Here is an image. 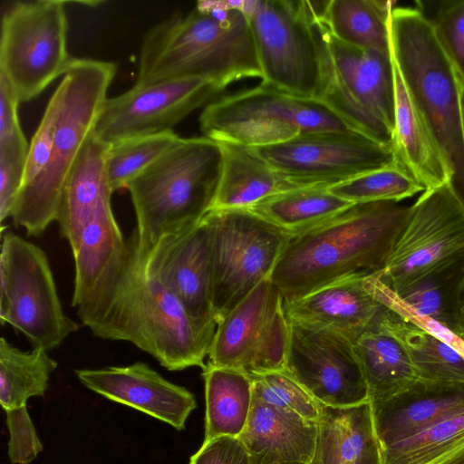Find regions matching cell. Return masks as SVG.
Returning <instances> with one entry per match:
<instances>
[{
	"label": "cell",
	"instance_id": "cell-1",
	"mask_svg": "<svg viewBox=\"0 0 464 464\" xmlns=\"http://www.w3.org/2000/svg\"><path fill=\"white\" fill-rule=\"evenodd\" d=\"M77 314L95 336L130 342L169 371L206 366L213 337L150 271L134 230L121 266Z\"/></svg>",
	"mask_w": 464,
	"mask_h": 464
},
{
	"label": "cell",
	"instance_id": "cell-2",
	"mask_svg": "<svg viewBox=\"0 0 464 464\" xmlns=\"http://www.w3.org/2000/svg\"><path fill=\"white\" fill-rule=\"evenodd\" d=\"M409 212L400 202L357 203L293 235L270 276L284 303L338 281L379 276Z\"/></svg>",
	"mask_w": 464,
	"mask_h": 464
},
{
	"label": "cell",
	"instance_id": "cell-3",
	"mask_svg": "<svg viewBox=\"0 0 464 464\" xmlns=\"http://www.w3.org/2000/svg\"><path fill=\"white\" fill-rule=\"evenodd\" d=\"M244 1H198L145 34L136 83L200 78L219 92L245 78H262Z\"/></svg>",
	"mask_w": 464,
	"mask_h": 464
},
{
	"label": "cell",
	"instance_id": "cell-4",
	"mask_svg": "<svg viewBox=\"0 0 464 464\" xmlns=\"http://www.w3.org/2000/svg\"><path fill=\"white\" fill-rule=\"evenodd\" d=\"M222 171L218 142L179 138L127 186L142 248L180 233L204 218L214 207Z\"/></svg>",
	"mask_w": 464,
	"mask_h": 464
},
{
	"label": "cell",
	"instance_id": "cell-5",
	"mask_svg": "<svg viewBox=\"0 0 464 464\" xmlns=\"http://www.w3.org/2000/svg\"><path fill=\"white\" fill-rule=\"evenodd\" d=\"M392 57L428 122L452 173L451 186L464 205V136L459 78L440 47L430 20L420 10L390 14Z\"/></svg>",
	"mask_w": 464,
	"mask_h": 464
},
{
	"label": "cell",
	"instance_id": "cell-6",
	"mask_svg": "<svg viewBox=\"0 0 464 464\" xmlns=\"http://www.w3.org/2000/svg\"><path fill=\"white\" fill-rule=\"evenodd\" d=\"M115 73L111 62L73 58L63 74L49 161L35 180L21 188L10 217L28 236H40L56 221L63 186L94 130Z\"/></svg>",
	"mask_w": 464,
	"mask_h": 464
},
{
	"label": "cell",
	"instance_id": "cell-7",
	"mask_svg": "<svg viewBox=\"0 0 464 464\" xmlns=\"http://www.w3.org/2000/svg\"><path fill=\"white\" fill-rule=\"evenodd\" d=\"M315 23L322 57L316 100L350 129L392 147L395 112L392 54L343 43L316 15Z\"/></svg>",
	"mask_w": 464,
	"mask_h": 464
},
{
	"label": "cell",
	"instance_id": "cell-8",
	"mask_svg": "<svg viewBox=\"0 0 464 464\" xmlns=\"http://www.w3.org/2000/svg\"><path fill=\"white\" fill-rule=\"evenodd\" d=\"M198 122L207 138L252 148L280 144L309 132L350 129L320 101L261 82L209 102Z\"/></svg>",
	"mask_w": 464,
	"mask_h": 464
},
{
	"label": "cell",
	"instance_id": "cell-9",
	"mask_svg": "<svg viewBox=\"0 0 464 464\" xmlns=\"http://www.w3.org/2000/svg\"><path fill=\"white\" fill-rule=\"evenodd\" d=\"M262 71L261 83L317 97L322 57L315 15L307 0L244 1Z\"/></svg>",
	"mask_w": 464,
	"mask_h": 464
},
{
	"label": "cell",
	"instance_id": "cell-10",
	"mask_svg": "<svg viewBox=\"0 0 464 464\" xmlns=\"http://www.w3.org/2000/svg\"><path fill=\"white\" fill-rule=\"evenodd\" d=\"M66 3L12 1L2 6L0 75L20 103L38 96L73 60L67 49Z\"/></svg>",
	"mask_w": 464,
	"mask_h": 464
},
{
	"label": "cell",
	"instance_id": "cell-11",
	"mask_svg": "<svg viewBox=\"0 0 464 464\" xmlns=\"http://www.w3.org/2000/svg\"><path fill=\"white\" fill-rule=\"evenodd\" d=\"M210 229L212 304L218 323L270 277L293 234L248 209H213Z\"/></svg>",
	"mask_w": 464,
	"mask_h": 464
},
{
	"label": "cell",
	"instance_id": "cell-12",
	"mask_svg": "<svg viewBox=\"0 0 464 464\" xmlns=\"http://www.w3.org/2000/svg\"><path fill=\"white\" fill-rule=\"evenodd\" d=\"M0 319L33 345L57 348L79 325L64 314L44 250L12 231L2 234Z\"/></svg>",
	"mask_w": 464,
	"mask_h": 464
},
{
	"label": "cell",
	"instance_id": "cell-13",
	"mask_svg": "<svg viewBox=\"0 0 464 464\" xmlns=\"http://www.w3.org/2000/svg\"><path fill=\"white\" fill-rule=\"evenodd\" d=\"M464 261V205L450 183L424 190L378 279L395 295Z\"/></svg>",
	"mask_w": 464,
	"mask_h": 464
},
{
	"label": "cell",
	"instance_id": "cell-14",
	"mask_svg": "<svg viewBox=\"0 0 464 464\" xmlns=\"http://www.w3.org/2000/svg\"><path fill=\"white\" fill-rule=\"evenodd\" d=\"M289 334L284 298L268 277L218 323L208 363L251 377L285 371Z\"/></svg>",
	"mask_w": 464,
	"mask_h": 464
},
{
	"label": "cell",
	"instance_id": "cell-15",
	"mask_svg": "<svg viewBox=\"0 0 464 464\" xmlns=\"http://www.w3.org/2000/svg\"><path fill=\"white\" fill-rule=\"evenodd\" d=\"M252 149L294 188H330L396 162L391 146L351 129L304 133Z\"/></svg>",
	"mask_w": 464,
	"mask_h": 464
},
{
	"label": "cell",
	"instance_id": "cell-16",
	"mask_svg": "<svg viewBox=\"0 0 464 464\" xmlns=\"http://www.w3.org/2000/svg\"><path fill=\"white\" fill-rule=\"evenodd\" d=\"M288 321L286 372L321 405L345 408L369 401L355 345L331 328Z\"/></svg>",
	"mask_w": 464,
	"mask_h": 464
},
{
	"label": "cell",
	"instance_id": "cell-17",
	"mask_svg": "<svg viewBox=\"0 0 464 464\" xmlns=\"http://www.w3.org/2000/svg\"><path fill=\"white\" fill-rule=\"evenodd\" d=\"M218 92L211 82L200 78L135 83L104 101L93 131L109 145L173 131L178 123Z\"/></svg>",
	"mask_w": 464,
	"mask_h": 464
},
{
	"label": "cell",
	"instance_id": "cell-18",
	"mask_svg": "<svg viewBox=\"0 0 464 464\" xmlns=\"http://www.w3.org/2000/svg\"><path fill=\"white\" fill-rule=\"evenodd\" d=\"M142 249L150 271L214 338L218 323L212 304L210 229L206 216L195 226Z\"/></svg>",
	"mask_w": 464,
	"mask_h": 464
},
{
	"label": "cell",
	"instance_id": "cell-19",
	"mask_svg": "<svg viewBox=\"0 0 464 464\" xmlns=\"http://www.w3.org/2000/svg\"><path fill=\"white\" fill-rule=\"evenodd\" d=\"M284 307L288 320L331 328L354 345L363 334L381 328L389 311L377 276L338 281L284 303Z\"/></svg>",
	"mask_w": 464,
	"mask_h": 464
},
{
	"label": "cell",
	"instance_id": "cell-20",
	"mask_svg": "<svg viewBox=\"0 0 464 464\" xmlns=\"http://www.w3.org/2000/svg\"><path fill=\"white\" fill-rule=\"evenodd\" d=\"M79 381L91 391L139 410L178 430L197 407L193 394L172 383L147 363L76 370Z\"/></svg>",
	"mask_w": 464,
	"mask_h": 464
},
{
	"label": "cell",
	"instance_id": "cell-21",
	"mask_svg": "<svg viewBox=\"0 0 464 464\" xmlns=\"http://www.w3.org/2000/svg\"><path fill=\"white\" fill-rule=\"evenodd\" d=\"M317 433V421L253 396L247 424L238 438L252 464H312Z\"/></svg>",
	"mask_w": 464,
	"mask_h": 464
},
{
	"label": "cell",
	"instance_id": "cell-22",
	"mask_svg": "<svg viewBox=\"0 0 464 464\" xmlns=\"http://www.w3.org/2000/svg\"><path fill=\"white\" fill-rule=\"evenodd\" d=\"M392 63L395 112L392 149L395 161L425 190L451 184L452 173L439 143L393 60Z\"/></svg>",
	"mask_w": 464,
	"mask_h": 464
},
{
	"label": "cell",
	"instance_id": "cell-23",
	"mask_svg": "<svg viewBox=\"0 0 464 464\" xmlns=\"http://www.w3.org/2000/svg\"><path fill=\"white\" fill-rule=\"evenodd\" d=\"M378 450L464 411V384L419 382L408 392L381 404H370Z\"/></svg>",
	"mask_w": 464,
	"mask_h": 464
},
{
	"label": "cell",
	"instance_id": "cell-24",
	"mask_svg": "<svg viewBox=\"0 0 464 464\" xmlns=\"http://www.w3.org/2000/svg\"><path fill=\"white\" fill-rule=\"evenodd\" d=\"M110 146L92 131L63 186L56 221L70 246L76 243L84 226L111 205L113 191L106 171Z\"/></svg>",
	"mask_w": 464,
	"mask_h": 464
},
{
	"label": "cell",
	"instance_id": "cell-25",
	"mask_svg": "<svg viewBox=\"0 0 464 464\" xmlns=\"http://www.w3.org/2000/svg\"><path fill=\"white\" fill-rule=\"evenodd\" d=\"M127 246L111 205L101 210L82 228L71 246L75 277L72 305L86 304L120 266Z\"/></svg>",
	"mask_w": 464,
	"mask_h": 464
},
{
	"label": "cell",
	"instance_id": "cell-26",
	"mask_svg": "<svg viewBox=\"0 0 464 464\" xmlns=\"http://www.w3.org/2000/svg\"><path fill=\"white\" fill-rule=\"evenodd\" d=\"M312 464H380L370 402L322 405Z\"/></svg>",
	"mask_w": 464,
	"mask_h": 464
},
{
	"label": "cell",
	"instance_id": "cell-27",
	"mask_svg": "<svg viewBox=\"0 0 464 464\" xmlns=\"http://www.w3.org/2000/svg\"><path fill=\"white\" fill-rule=\"evenodd\" d=\"M355 351L367 383L370 404H381L411 390L419 373L401 341L381 327L363 334Z\"/></svg>",
	"mask_w": 464,
	"mask_h": 464
},
{
	"label": "cell",
	"instance_id": "cell-28",
	"mask_svg": "<svg viewBox=\"0 0 464 464\" xmlns=\"http://www.w3.org/2000/svg\"><path fill=\"white\" fill-rule=\"evenodd\" d=\"M218 144L222 171L213 209H246L274 193L294 188L251 147Z\"/></svg>",
	"mask_w": 464,
	"mask_h": 464
},
{
	"label": "cell",
	"instance_id": "cell-29",
	"mask_svg": "<svg viewBox=\"0 0 464 464\" xmlns=\"http://www.w3.org/2000/svg\"><path fill=\"white\" fill-rule=\"evenodd\" d=\"M317 19L339 41L391 55L389 18L393 1H311Z\"/></svg>",
	"mask_w": 464,
	"mask_h": 464
},
{
	"label": "cell",
	"instance_id": "cell-30",
	"mask_svg": "<svg viewBox=\"0 0 464 464\" xmlns=\"http://www.w3.org/2000/svg\"><path fill=\"white\" fill-rule=\"evenodd\" d=\"M205 382L204 441L228 436L238 438L244 431L253 402V380L247 373L207 363Z\"/></svg>",
	"mask_w": 464,
	"mask_h": 464
},
{
	"label": "cell",
	"instance_id": "cell-31",
	"mask_svg": "<svg viewBox=\"0 0 464 464\" xmlns=\"http://www.w3.org/2000/svg\"><path fill=\"white\" fill-rule=\"evenodd\" d=\"M381 327L404 344L419 373V382L464 384V356L448 343L390 307Z\"/></svg>",
	"mask_w": 464,
	"mask_h": 464
},
{
	"label": "cell",
	"instance_id": "cell-32",
	"mask_svg": "<svg viewBox=\"0 0 464 464\" xmlns=\"http://www.w3.org/2000/svg\"><path fill=\"white\" fill-rule=\"evenodd\" d=\"M353 203L325 187H301L274 193L248 209L293 234L304 232L342 212Z\"/></svg>",
	"mask_w": 464,
	"mask_h": 464
},
{
	"label": "cell",
	"instance_id": "cell-33",
	"mask_svg": "<svg viewBox=\"0 0 464 464\" xmlns=\"http://www.w3.org/2000/svg\"><path fill=\"white\" fill-rule=\"evenodd\" d=\"M57 362L47 351H22L0 339V403L5 411L26 406L29 398L44 396Z\"/></svg>",
	"mask_w": 464,
	"mask_h": 464
},
{
	"label": "cell",
	"instance_id": "cell-34",
	"mask_svg": "<svg viewBox=\"0 0 464 464\" xmlns=\"http://www.w3.org/2000/svg\"><path fill=\"white\" fill-rule=\"evenodd\" d=\"M464 440V411L380 448V464H423Z\"/></svg>",
	"mask_w": 464,
	"mask_h": 464
},
{
	"label": "cell",
	"instance_id": "cell-35",
	"mask_svg": "<svg viewBox=\"0 0 464 464\" xmlns=\"http://www.w3.org/2000/svg\"><path fill=\"white\" fill-rule=\"evenodd\" d=\"M328 189L353 204L378 201L400 202L425 190L396 162L334 185Z\"/></svg>",
	"mask_w": 464,
	"mask_h": 464
},
{
	"label": "cell",
	"instance_id": "cell-36",
	"mask_svg": "<svg viewBox=\"0 0 464 464\" xmlns=\"http://www.w3.org/2000/svg\"><path fill=\"white\" fill-rule=\"evenodd\" d=\"M174 131L126 140L110 146L106 171L113 192L128 184L179 139Z\"/></svg>",
	"mask_w": 464,
	"mask_h": 464
},
{
	"label": "cell",
	"instance_id": "cell-37",
	"mask_svg": "<svg viewBox=\"0 0 464 464\" xmlns=\"http://www.w3.org/2000/svg\"><path fill=\"white\" fill-rule=\"evenodd\" d=\"M464 261L432 274L394 295L415 314L451 330L449 299Z\"/></svg>",
	"mask_w": 464,
	"mask_h": 464
},
{
	"label": "cell",
	"instance_id": "cell-38",
	"mask_svg": "<svg viewBox=\"0 0 464 464\" xmlns=\"http://www.w3.org/2000/svg\"><path fill=\"white\" fill-rule=\"evenodd\" d=\"M251 378L255 398L294 411L309 420H319L322 405L286 370L259 374Z\"/></svg>",
	"mask_w": 464,
	"mask_h": 464
},
{
	"label": "cell",
	"instance_id": "cell-39",
	"mask_svg": "<svg viewBox=\"0 0 464 464\" xmlns=\"http://www.w3.org/2000/svg\"><path fill=\"white\" fill-rule=\"evenodd\" d=\"M430 20L440 47L464 83V0L446 2Z\"/></svg>",
	"mask_w": 464,
	"mask_h": 464
},
{
	"label": "cell",
	"instance_id": "cell-40",
	"mask_svg": "<svg viewBox=\"0 0 464 464\" xmlns=\"http://www.w3.org/2000/svg\"><path fill=\"white\" fill-rule=\"evenodd\" d=\"M10 439L8 457L13 464H29L43 450L26 406L5 411Z\"/></svg>",
	"mask_w": 464,
	"mask_h": 464
},
{
	"label": "cell",
	"instance_id": "cell-41",
	"mask_svg": "<svg viewBox=\"0 0 464 464\" xmlns=\"http://www.w3.org/2000/svg\"><path fill=\"white\" fill-rule=\"evenodd\" d=\"M28 152L0 150V221L11 213L24 182Z\"/></svg>",
	"mask_w": 464,
	"mask_h": 464
},
{
	"label": "cell",
	"instance_id": "cell-42",
	"mask_svg": "<svg viewBox=\"0 0 464 464\" xmlns=\"http://www.w3.org/2000/svg\"><path fill=\"white\" fill-rule=\"evenodd\" d=\"M19 103L7 81L0 75V150H29L18 119Z\"/></svg>",
	"mask_w": 464,
	"mask_h": 464
},
{
	"label": "cell",
	"instance_id": "cell-43",
	"mask_svg": "<svg viewBox=\"0 0 464 464\" xmlns=\"http://www.w3.org/2000/svg\"><path fill=\"white\" fill-rule=\"evenodd\" d=\"M189 464H252L251 457L239 438L219 437L203 441L191 456Z\"/></svg>",
	"mask_w": 464,
	"mask_h": 464
},
{
	"label": "cell",
	"instance_id": "cell-44",
	"mask_svg": "<svg viewBox=\"0 0 464 464\" xmlns=\"http://www.w3.org/2000/svg\"><path fill=\"white\" fill-rule=\"evenodd\" d=\"M451 331L464 337V266L459 271L449 299Z\"/></svg>",
	"mask_w": 464,
	"mask_h": 464
},
{
	"label": "cell",
	"instance_id": "cell-45",
	"mask_svg": "<svg viewBox=\"0 0 464 464\" xmlns=\"http://www.w3.org/2000/svg\"><path fill=\"white\" fill-rule=\"evenodd\" d=\"M460 83V104H461V113H462V126H463V136H464V83L459 79Z\"/></svg>",
	"mask_w": 464,
	"mask_h": 464
},
{
	"label": "cell",
	"instance_id": "cell-46",
	"mask_svg": "<svg viewBox=\"0 0 464 464\" xmlns=\"http://www.w3.org/2000/svg\"><path fill=\"white\" fill-rule=\"evenodd\" d=\"M278 464H301V463H278Z\"/></svg>",
	"mask_w": 464,
	"mask_h": 464
},
{
	"label": "cell",
	"instance_id": "cell-47",
	"mask_svg": "<svg viewBox=\"0 0 464 464\" xmlns=\"http://www.w3.org/2000/svg\"><path fill=\"white\" fill-rule=\"evenodd\" d=\"M463 339H464V337H463Z\"/></svg>",
	"mask_w": 464,
	"mask_h": 464
}]
</instances>
